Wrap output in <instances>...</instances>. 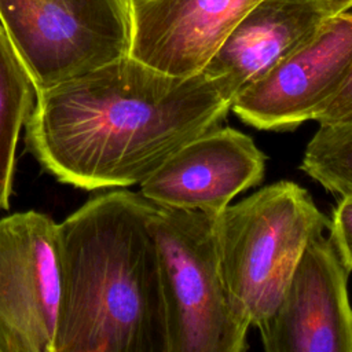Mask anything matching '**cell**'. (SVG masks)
<instances>
[{
  "mask_svg": "<svg viewBox=\"0 0 352 352\" xmlns=\"http://www.w3.org/2000/svg\"><path fill=\"white\" fill-rule=\"evenodd\" d=\"M230 107L202 73L175 77L126 55L37 92L25 140L62 183L128 187L188 140L223 125Z\"/></svg>",
  "mask_w": 352,
  "mask_h": 352,
  "instance_id": "6da1fadb",
  "label": "cell"
},
{
  "mask_svg": "<svg viewBox=\"0 0 352 352\" xmlns=\"http://www.w3.org/2000/svg\"><path fill=\"white\" fill-rule=\"evenodd\" d=\"M153 209L140 192L114 190L56 224L54 352H168Z\"/></svg>",
  "mask_w": 352,
  "mask_h": 352,
  "instance_id": "7a4b0ae2",
  "label": "cell"
},
{
  "mask_svg": "<svg viewBox=\"0 0 352 352\" xmlns=\"http://www.w3.org/2000/svg\"><path fill=\"white\" fill-rule=\"evenodd\" d=\"M327 227L311 194L289 180L268 184L213 216L224 282L250 326L267 323L305 245Z\"/></svg>",
  "mask_w": 352,
  "mask_h": 352,
  "instance_id": "3957f363",
  "label": "cell"
},
{
  "mask_svg": "<svg viewBox=\"0 0 352 352\" xmlns=\"http://www.w3.org/2000/svg\"><path fill=\"white\" fill-rule=\"evenodd\" d=\"M154 204V202H153ZM168 352H242L252 327L224 282L213 216L154 204Z\"/></svg>",
  "mask_w": 352,
  "mask_h": 352,
  "instance_id": "277c9868",
  "label": "cell"
},
{
  "mask_svg": "<svg viewBox=\"0 0 352 352\" xmlns=\"http://www.w3.org/2000/svg\"><path fill=\"white\" fill-rule=\"evenodd\" d=\"M0 23L36 92L129 55L128 0H0Z\"/></svg>",
  "mask_w": 352,
  "mask_h": 352,
  "instance_id": "5b68a950",
  "label": "cell"
},
{
  "mask_svg": "<svg viewBox=\"0 0 352 352\" xmlns=\"http://www.w3.org/2000/svg\"><path fill=\"white\" fill-rule=\"evenodd\" d=\"M60 296L56 224L29 210L0 220V352H54Z\"/></svg>",
  "mask_w": 352,
  "mask_h": 352,
  "instance_id": "8992f818",
  "label": "cell"
},
{
  "mask_svg": "<svg viewBox=\"0 0 352 352\" xmlns=\"http://www.w3.org/2000/svg\"><path fill=\"white\" fill-rule=\"evenodd\" d=\"M349 270L323 231L305 245L282 298L258 329L267 352H352Z\"/></svg>",
  "mask_w": 352,
  "mask_h": 352,
  "instance_id": "52a82bcc",
  "label": "cell"
},
{
  "mask_svg": "<svg viewBox=\"0 0 352 352\" xmlns=\"http://www.w3.org/2000/svg\"><path fill=\"white\" fill-rule=\"evenodd\" d=\"M351 60L352 14L342 12L236 95L230 111L257 129H296L331 98Z\"/></svg>",
  "mask_w": 352,
  "mask_h": 352,
  "instance_id": "ba28073f",
  "label": "cell"
},
{
  "mask_svg": "<svg viewBox=\"0 0 352 352\" xmlns=\"http://www.w3.org/2000/svg\"><path fill=\"white\" fill-rule=\"evenodd\" d=\"M265 161L249 135L220 125L175 150L140 183L139 192L160 206L214 216L263 182Z\"/></svg>",
  "mask_w": 352,
  "mask_h": 352,
  "instance_id": "9c48e42d",
  "label": "cell"
},
{
  "mask_svg": "<svg viewBox=\"0 0 352 352\" xmlns=\"http://www.w3.org/2000/svg\"><path fill=\"white\" fill-rule=\"evenodd\" d=\"M260 0H147L131 4L129 56L169 76L202 72Z\"/></svg>",
  "mask_w": 352,
  "mask_h": 352,
  "instance_id": "30bf717a",
  "label": "cell"
},
{
  "mask_svg": "<svg viewBox=\"0 0 352 352\" xmlns=\"http://www.w3.org/2000/svg\"><path fill=\"white\" fill-rule=\"evenodd\" d=\"M329 18L320 0H260L230 32L201 73L231 103L308 43Z\"/></svg>",
  "mask_w": 352,
  "mask_h": 352,
  "instance_id": "8fae6325",
  "label": "cell"
},
{
  "mask_svg": "<svg viewBox=\"0 0 352 352\" xmlns=\"http://www.w3.org/2000/svg\"><path fill=\"white\" fill-rule=\"evenodd\" d=\"M36 88L0 23V209H8L15 148L36 103Z\"/></svg>",
  "mask_w": 352,
  "mask_h": 352,
  "instance_id": "7c38bea8",
  "label": "cell"
},
{
  "mask_svg": "<svg viewBox=\"0 0 352 352\" xmlns=\"http://www.w3.org/2000/svg\"><path fill=\"white\" fill-rule=\"evenodd\" d=\"M300 169L324 190L352 194V121L319 125L309 139Z\"/></svg>",
  "mask_w": 352,
  "mask_h": 352,
  "instance_id": "4fadbf2b",
  "label": "cell"
},
{
  "mask_svg": "<svg viewBox=\"0 0 352 352\" xmlns=\"http://www.w3.org/2000/svg\"><path fill=\"white\" fill-rule=\"evenodd\" d=\"M329 238L336 246L341 260L352 271V194L344 195L333 209L329 219Z\"/></svg>",
  "mask_w": 352,
  "mask_h": 352,
  "instance_id": "5bb4252c",
  "label": "cell"
},
{
  "mask_svg": "<svg viewBox=\"0 0 352 352\" xmlns=\"http://www.w3.org/2000/svg\"><path fill=\"white\" fill-rule=\"evenodd\" d=\"M314 121L319 125H333L352 121V60L336 92L319 109Z\"/></svg>",
  "mask_w": 352,
  "mask_h": 352,
  "instance_id": "9a60e30c",
  "label": "cell"
},
{
  "mask_svg": "<svg viewBox=\"0 0 352 352\" xmlns=\"http://www.w3.org/2000/svg\"><path fill=\"white\" fill-rule=\"evenodd\" d=\"M320 1L330 18L338 14L346 12L352 8V0H320Z\"/></svg>",
  "mask_w": 352,
  "mask_h": 352,
  "instance_id": "2e32d148",
  "label": "cell"
},
{
  "mask_svg": "<svg viewBox=\"0 0 352 352\" xmlns=\"http://www.w3.org/2000/svg\"><path fill=\"white\" fill-rule=\"evenodd\" d=\"M129 1V4H132V3H140V1H147V0H128Z\"/></svg>",
  "mask_w": 352,
  "mask_h": 352,
  "instance_id": "e0dca14e",
  "label": "cell"
},
{
  "mask_svg": "<svg viewBox=\"0 0 352 352\" xmlns=\"http://www.w3.org/2000/svg\"><path fill=\"white\" fill-rule=\"evenodd\" d=\"M346 12H351V14H352V8H351V10H349V11H346Z\"/></svg>",
  "mask_w": 352,
  "mask_h": 352,
  "instance_id": "ac0fdd59",
  "label": "cell"
}]
</instances>
